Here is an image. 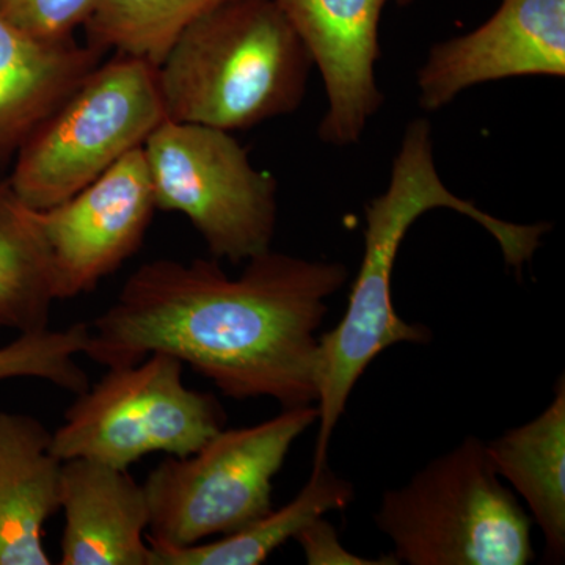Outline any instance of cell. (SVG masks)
<instances>
[{"mask_svg":"<svg viewBox=\"0 0 565 565\" xmlns=\"http://www.w3.org/2000/svg\"><path fill=\"white\" fill-rule=\"evenodd\" d=\"M313 66L275 0H232L188 25L159 63L167 120L247 131L299 109Z\"/></svg>","mask_w":565,"mask_h":565,"instance_id":"3957f363","label":"cell"},{"mask_svg":"<svg viewBox=\"0 0 565 565\" xmlns=\"http://www.w3.org/2000/svg\"><path fill=\"white\" fill-rule=\"evenodd\" d=\"M54 302V267L35 212L0 181V327L43 332Z\"/></svg>","mask_w":565,"mask_h":565,"instance_id":"e0dca14e","label":"cell"},{"mask_svg":"<svg viewBox=\"0 0 565 565\" xmlns=\"http://www.w3.org/2000/svg\"><path fill=\"white\" fill-rule=\"evenodd\" d=\"M352 500L351 482L338 478L326 463L313 468L307 484L288 504L273 509L236 533L188 546L148 541L151 565H259L305 525L329 512L344 511Z\"/></svg>","mask_w":565,"mask_h":565,"instance_id":"2e32d148","label":"cell"},{"mask_svg":"<svg viewBox=\"0 0 565 565\" xmlns=\"http://www.w3.org/2000/svg\"><path fill=\"white\" fill-rule=\"evenodd\" d=\"M158 66L115 52L50 111L14 156L9 182L33 210L65 202L166 121Z\"/></svg>","mask_w":565,"mask_h":565,"instance_id":"5b68a950","label":"cell"},{"mask_svg":"<svg viewBox=\"0 0 565 565\" xmlns=\"http://www.w3.org/2000/svg\"><path fill=\"white\" fill-rule=\"evenodd\" d=\"M104 57L76 39H33L0 14V167Z\"/></svg>","mask_w":565,"mask_h":565,"instance_id":"5bb4252c","label":"cell"},{"mask_svg":"<svg viewBox=\"0 0 565 565\" xmlns=\"http://www.w3.org/2000/svg\"><path fill=\"white\" fill-rule=\"evenodd\" d=\"M63 462L40 419L0 412V565H47L44 526L61 511Z\"/></svg>","mask_w":565,"mask_h":565,"instance_id":"4fadbf2b","label":"cell"},{"mask_svg":"<svg viewBox=\"0 0 565 565\" xmlns=\"http://www.w3.org/2000/svg\"><path fill=\"white\" fill-rule=\"evenodd\" d=\"M143 151L156 207L184 215L212 258L239 264L273 250L277 180L252 166L232 132L166 120Z\"/></svg>","mask_w":565,"mask_h":565,"instance_id":"ba28073f","label":"cell"},{"mask_svg":"<svg viewBox=\"0 0 565 565\" xmlns=\"http://www.w3.org/2000/svg\"><path fill=\"white\" fill-rule=\"evenodd\" d=\"M318 418L313 404L285 408L256 426L222 429L191 456L167 457L143 482L148 541L195 545L236 533L273 511L275 476Z\"/></svg>","mask_w":565,"mask_h":565,"instance_id":"8992f818","label":"cell"},{"mask_svg":"<svg viewBox=\"0 0 565 565\" xmlns=\"http://www.w3.org/2000/svg\"><path fill=\"white\" fill-rule=\"evenodd\" d=\"M156 207L143 147L65 202L33 210L50 247L57 300L92 292L136 255Z\"/></svg>","mask_w":565,"mask_h":565,"instance_id":"9c48e42d","label":"cell"},{"mask_svg":"<svg viewBox=\"0 0 565 565\" xmlns=\"http://www.w3.org/2000/svg\"><path fill=\"white\" fill-rule=\"evenodd\" d=\"M184 363L151 353L132 366L107 370L98 384L77 394L52 452L65 462L88 459L129 470L152 452L188 457L225 429L217 397L185 386Z\"/></svg>","mask_w":565,"mask_h":565,"instance_id":"52a82bcc","label":"cell"},{"mask_svg":"<svg viewBox=\"0 0 565 565\" xmlns=\"http://www.w3.org/2000/svg\"><path fill=\"white\" fill-rule=\"evenodd\" d=\"M565 77V0H503L481 28L435 44L418 71L419 106L441 109L486 82Z\"/></svg>","mask_w":565,"mask_h":565,"instance_id":"30bf717a","label":"cell"},{"mask_svg":"<svg viewBox=\"0 0 565 565\" xmlns=\"http://www.w3.org/2000/svg\"><path fill=\"white\" fill-rule=\"evenodd\" d=\"M88 332V323L77 322L68 329L20 334L0 348V382L40 379L76 396L84 393L90 382L76 356L87 349Z\"/></svg>","mask_w":565,"mask_h":565,"instance_id":"d6986e66","label":"cell"},{"mask_svg":"<svg viewBox=\"0 0 565 565\" xmlns=\"http://www.w3.org/2000/svg\"><path fill=\"white\" fill-rule=\"evenodd\" d=\"M460 212L482 226L516 273L533 259L548 232L546 223L519 225L479 210L470 200L455 195L437 172L433 128L416 118L405 129L393 161L388 188L364 207V253L359 277L353 281L348 308L340 323L319 337L318 423L313 468L327 463L330 440L344 414L353 386L386 349L401 343H429L430 330L405 322L394 310L392 280L397 252L405 234L423 214L433 210Z\"/></svg>","mask_w":565,"mask_h":565,"instance_id":"7a4b0ae2","label":"cell"},{"mask_svg":"<svg viewBox=\"0 0 565 565\" xmlns=\"http://www.w3.org/2000/svg\"><path fill=\"white\" fill-rule=\"evenodd\" d=\"M348 278L344 264L273 250L248 259L237 278L217 262L156 259L88 323L84 353L107 370L169 353L233 399L310 405L321 374L316 333Z\"/></svg>","mask_w":565,"mask_h":565,"instance_id":"6da1fadb","label":"cell"},{"mask_svg":"<svg viewBox=\"0 0 565 565\" xmlns=\"http://www.w3.org/2000/svg\"><path fill=\"white\" fill-rule=\"evenodd\" d=\"M95 3L96 0H0V14L33 39L66 41L87 24Z\"/></svg>","mask_w":565,"mask_h":565,"instance_id":"ffe728a7","label":"cell"},{"mask_svg":"<svg viewBox=\"0 0 565 565\" xmlns=\"http://www.w3.org/2000/svg\"><path fill=\"white\" fill-rule=\"evenodd\" d=\"M61 511L62 565H151L147 493L129 470L65 460Z\"/></svg>","mask_w":565,"mask_h":565,"instance_id":"7c38bea8","label":"cell"},{"mask_svg":"<svg viewBox=\"0 0 565 565\" xmlns=\"http://www.w3.org/2000/svg\"><path fill=\"white\" fill-rule=\"evenodd\" d=\"M374 520L399 564L526 565L534 559L533 519L476 437L426 465L408 484L385 492Z\"/></svg>","mask_w":565,"mask_h":565,"instance_id":"277c9868","label":"cell"},{"mask_svg":"<svg viewBox=\"0 0 565 565\" xmlns=\"http://www.w3.org/2000/svg\"><path fill=\"white\" fill-rule=\"evenodd\" d=\"M490 462L525 501L545 539L546 559L565 556V381L552 404L530 423L486 444Z\"/></svg>","mask_w":565,"mask_h":565,"instance_id":"9a60e30c","label":"cell"},{"mask_svg":"<svg viewBox=\"0 0 565 565\" xmlns=\"http://www.w3.org/2000/svg\"><path fill=\"white\" fill-rule=\"evenodd\" d=\"M297 542L302 548L305 559L310 565H394L397 563L393 555L371 559L353 555L338 537L337 530L323 516L315 519L296 534Z\"/></svg>","mask_w":565,"mask_h":565,"instance_id":"44dd1931","label":"cell"},{"mask_svg":"<svg viewBox=\"0 0 565 565\" xmlns=\"http://www.w3.org/2000/svg\"><path fill=\"white\" fill-rule=\"evenodd\" d=\"M303 41L326 85L329 109L319 137L333 147L362 139L385 98L375 82L379 28L386 3L415 0H275Z\"/></svg>","mask_w":565,"mask_h":565,"instance_id":"8fae6325","label":"cell"},{"mask_svg":"<svg viewBox=\"0 0 565 565\" xmlns=\"http://www.w3.org/2000/svg\"><path fill=\"white\" fill-rule=\"evenodd\" d=\"M232 0H96L85 43L158 66L188 25Z\"/></svg>","mask_w":565,"mask_h":565,"instance_id":"ac0fdd59","label":"cell"}]
</instances>
